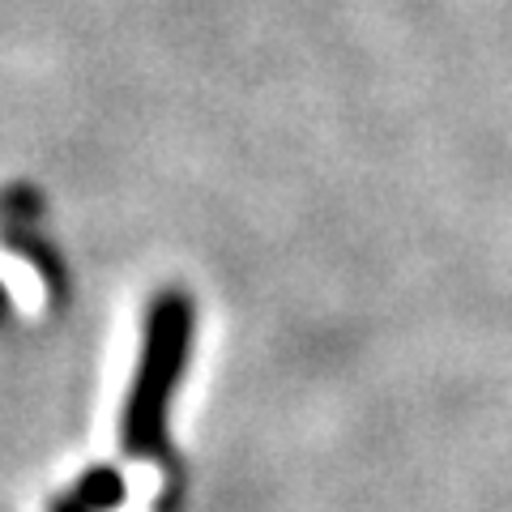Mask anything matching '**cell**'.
I'll return each instance as SVG.
<instances>
[{
	"label": "cell",
	"mask_w": 512,
	"mask_h": 512,
	"mask_svg": "<svg viewBox=\"0 0 512 512\" xmlns=\"http://www.w3.org/2000/svg\"><path fill=\"white\" fill-rule=\"evenodd\" d=\"M192 350V299L184 291H163L141 329V359L133 384L124 397L120 414V448L133 461H167L171 436H167V410L180 389L184 363Z\"/></svg>",
	"instance_id": "cell-1"
}]
</instances>
